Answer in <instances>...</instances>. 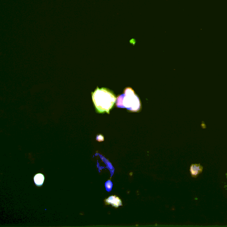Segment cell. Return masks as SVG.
Instances as JSON below:
<instances>
[{
	"label": "cell",
	"instance_id": "cell-1",
	"mask_svg": "<svg viewBox=\"0 0 227 227\" xmlns=\"http://www.w3.org/2000/svg\"><path fill=\"white\" fill-rule=\"evenodd\" d=\"M92 94L93 102L97 112L110 113V110L116 102L117 98L113 92L105 88L99 89L97 87Z\"/></svg>",
	"mask_w": 227,
	"mask_h": 227
},
{
	"label": "cell",
	"instance_id": "cell-2",
	"mask_svg": "<svg viewBox=\"0 0 227 227\" xmlns=\"http://www.w3.org/2000/svg\"><path fill=\"white\" fill-rule=\"evenodd\" d=\"M116 102L118 107L125 108L130 111H139L141 108L139 97L130 88H125L124 93L117 98Z\"/></svg>",
	"mask_w": 227,
	"mask_h": 227
},
{
	"label": "cell",
	"instance_id": "cell-3",
	"mask_svg": "<svg viewBox=\"0 0 227 227\" xmlns=\"http://www.w3.org/2000/svg\"><path fill=\"white\" fill-rule=\"evenodd\" d=\"M105 205H111L112 206L116 208H118L120 206H122V201L120 197L116 195H111L104 200Z\"/></svg>",
	"mask_w": 227,
	"mask_h": 227
},
{
	"label": "cell",
	"instance_id": "cell-4",
	"mask_svg": "<svg viewBox=\"0 0 227 227\" xmlns=\"http://www.w3.org/2000/svg\"><path fill=\"white\" fill-rule=\"evenodd\" d=\"M203 167L199 164H191L190 168V172L192 177H196L202 173Z\"/></svg>",
	"mask_w": 227,
	"mask_h": 227
},
{
	"label": "cell",
	"instance_id": "cell-5",
	"mask_svg": "<svg viewBox=\"0 0 227 227\" xmlns=\"http://www.w3.org/2000/svg\"><path fill=\"white\" fill-rule=\"evenodd\" d=\"M44 180V176L41 173H37L34 177V182L37 186H41L43 184Z\"/></svg>",
	"mask_w": 227,
	"mask_h": 227
},
{
	"label": "cell",
	"instance_id": "cell-6",
	"mask_svg": "<svg viewBox=\"0 0 227 227\" xmlns=\"http://www.w3.org/2000/svg\"><path fill=\"white\" fill-rule=\"evenodd\" d=\"M105 188L107 191H111L113 188V183L111 180H108L105 182Z\"/></svg>",
	"mask_w": 227,
	"mask_h": 227
},
{
	"label": "cell",
	"instance_id": "cell-7",
	"mask_svg": "<svg viewBox=\"0 0 227 227\" xmlns=\"http://www.w3.org/2000/svg\"><path fill=\"white\" fill-rule=\"evenodd\" d=\"M96 139L97 141H99V142H101V141H104V137L103 135H101V134H99V135H97V136H96Z\"/></svg>",
	"mask_w": 227,
	"mask_h": 227
}]
</instances>
